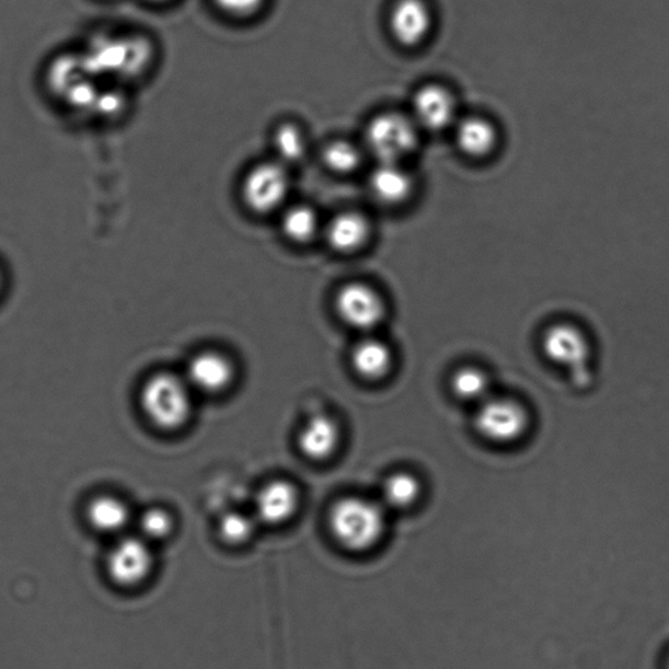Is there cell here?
<instances>
[{
  "instance_id": "d4e9b609",
  "label": "cell",
  "mask_w": 669,
  "mask_h": 669,
  "mask_svg": "<svg viewBox=\"0 0 669 669\" xmlns=\"http://www.w3.org/2000/svg\"><path fill=\"white\" fill-rule=\"evenodd\" d=\"M139 537L148 543L160 542L172 535L174 519L172 514L164 508L147 509L138 518Z\"/></svg>"
},
{
  "instance_id": "ac0fdd59",
  "label": "cell",
  "mask_w": 669,
  "mask_h": 669,
  "mask_svg": "<svg viewBox=\"0 0 669 669\" xmlns=\"http://www.w3.org/2000/svg\"><path fill=\"white\" fill-rule=\"evenodd\" d=\"M424 486L422 480L410 471H395L384 477L380 501L384 509L403 512L414 509L420 503Z\"/></svg>"
},
{
  "instance_id": "44dd1931",
  "label": "cell",
  "mask_w": 669,
  "mask_h": 669,
  "mask_svg": "<svg viewBox=\"0 0 669 669\" xmlns=\"http://www.w3.org/2000/svg\"><path fill=\"white\" fill-rule=\"evenodd\" d=\"M280 228L288 241L307 245L320 233L321 222L312 207L296 205L284 209Z\"/></svg>"
},
{
  "instance_id": "52a82bcc",
  "label": "cell",
  "mask_w": 669,
  "mask_h": 669,
  "mask_svg": "<svg viewBox=\"0 0 669 669\" xmlns=\"http://www.w3.org/2000/svg\"><path fill=\"white\" fill-rule=\"evenodd\" d=\"M290 178L287 166L279 161H266L253 166L243 177L241 197L250 211L268 215L287 201Z\"/></svg>"
},
{
  "instance_id": "7c38bea8",
  "label": "cell",
  "mask_w": 669,
  "mask_h": 669,
  "mask_svg": "<svg viewBox=\"0 0 669 669\" xmlns=\"http://www.w3.org/2000/svg\"><path fill=\"white\" fill-rule=\"evenodd\" d=\"M343 431L334 417L318 414L302 425L297 448L309 462L324 463L333 459L342 446Z\"/></svg>"
},
{
  "instance_id": "e0dca14e",
  "label": "cell",
  "mask_w": 669,
  "mask_h": 669,
  "mask_svg": "<svg viewBox=\"0 0 669 669\" xmlns=\"http://www.w3.org/2000/svg\"><path fill=\"white\" fill-rule=\"evenodd\" d=\"M373 197L384 206H399L414 193V180L401 164H378L369 177Z\"/></svg>"
},
{
  "instance_id": "83f0119b",
  "label": "cell",
  "mask_w": 669,
  "mask_h": 669,
  "mask_svg": "<svg viewBox=\"0 0 669 669\" xmlns=\"http://www.w3.org/2000/svg\"><path fill=\"white\" fill-rule=\"evenodd\" d=\"M124 106L125 100L124 97H120L119 93H99L96 104H94L93 109L99 111L101 116L112 117L114 114H118L122 109H124Z\"/></svg>"
},
{
  "instance_id": "ffe728a7",
  "label": "cell",
  "mask_w": 669,
  "mask_h": 669,
  "mask_svg": "<svg viewBox=\"0 0 669 669\" xmlns=\"http://www.w3.org/2000/svg\"><path fill=\"white\" fill-rule=\"evenodd\" d=\"M131 518L127 504L116 496L94 497L86 508V519L92 529L106 535L124 532Z\"/></svg>"
},
{
  "instance_id": "3957f363",
  "label": "cell",
  "mask_w": 669,
  "mask_h": 669,
  "mask_svg": "<svg viewBox=\"0 0 669 669\" xmlns=\"http://www.w3.org/2000/svg\"><path fill=\"white\" fill-rule=\"evenodd\" d=\"M542 346L546 358L566 370L577 387L586 388L591 382V343L576 324H553L545 331Z\"/></svg>"
},
{
  "instance_id": "484cf974",
  "label": "cell",
  "mask_w": 669,
  "mask_h": 669,
  "mask_svg": "<svg viewBox=\"0 0 669 669\" xmlns=\"http://www.w3.org/2000/svg\"><path fill=\"white\" fill-rule=\"evenodd\" d=\"M256 524L258 522L254 516L241 511L228 512L220 519V537L228 544L242 545L254 537Z\"/></svg>"
},
{
  "instance_id": "2e32d148",
  "label": "cell",
  "mask_w": 669,
  "mask_h": 669,
  "mask_svg": "<svg viewBox=\"0 0 669 669\" xmlns=\"http://www.w3.org/2000/svg\"><path fill=\"white\" fill-rule=\"evenodd\" d=\"M355 373L368 382H380L393 370L394 354L387 343L376 337H365L350 353Z\"/></svg>"
},
{
  "instance_id": "603a6c76",
  "label": "cell",
  "mask_w": 669,
  "mask_h": 669,
  "mask_svg": "<svg viewBox=\"0 0 669 669\" xmlns=\"http://www.w3.org/2000/svg\"><path fill=\"white\" fill-rule=\"evenodd\" d=\"M274 148L277 161L286 166L301 161L308 151L305 137L300 128L292 124H284L276 128Z\"/></svg>"
},
{
  "instance_id": "5bb4252c",
  "label": "cell",
  "mask_w": 669,
  "mask_h": 669,
  "mask_svg": "<svg viewBox=\"0 0 669 669\" xmlns=\"http://www.w3.org/2000/svg\"><path fill=\"white\" fill-rule=\"evenodd\" d=\"M414 119L417 127L428 131H442L455 119V100L439 84L424 85L414 97Z\"/></svg>"
},
{
  "instance_id": "9c48e42d",
  "label": "cell",
  "mask_w": 669,
  "mask_h": 669,
  "mask_svg": "<svg viewBox=\"0 0 669 669\" xmlns=\"http://www.w3.org/2000/svg\"><path fill=\"white\" fill-rule=\"evenodd\" d=\"M153 563L151 544L139 535L120 537L105 561L112 583L125 589L143 584L151 576Z\"/></svg>"
},
{
  "instance_id": "f546056e",
  "label": "cell",
  "mask_w": 669,
  "mask_h": 669,
  "mask_svg": "<svg viewBox=\"0 0 669 669\" xmlns=\"http://www.w3.org/2000/svg\"><path fill=\"white\" fill-rule=\"evenodd\" d=\"M3 284H4V276H3L2 268H0V292H2Z\"/></svg>"
},
{
  "instance_id": "7402d4cb",
  "label": "cell",
  "mask_w": 669,
  "mask_h": 669,
  "mask_svg": "<svg viewBox=\"0 0 669 669\" xmlns=\"http://www.w3.org/2000/svg\"><path fill=\"white\" fill-rule=\"evenodd\" d=\"M450 389L459 401L480 404L491 396V380L482 368L469 365L452 373Z\"/></svg>"
},
{
  "instance_id": "d6986e66",
  "label": "cell",
  "mask_w": 669,
  "mask_h": 669,
  "mask_svg": "<svg viewBox=\"0 0 669 669\" xmlns=\"http://www.w3.org/2000/svg\"><path fill=\"white\" fill-rule=\"evenodd\" d=\"M459 150L471 159H484L495 151L498 134L491 120L469 117L459 122L455 128Z\"/></svg>"
},
{
  "instance_id": "4316f807",
  "label": "cell",
  "mask_w": 669,
  "mask_h": 669,
  "mask_svg": "<svg viewBox=\"0 0 669 669\" xmlns=\"http://www.w3.org/2000/svg\"><path fill=\"white\" fill-rule=\"evenodd\" d=\"M222 13L235 19H249L262 11L266 0H212Z\"/></svg>"
},
{
  "instance_id": "30bf717a",
  "label": "cell",
  "mask_w": 669,
  "mask_h": 669,
  "mask_svg": "<svg viewBox=\"0 0 669 669\" xmlns=\"http://www.w3.org/2000/svg\"><path fill=\"white\" fill-rule=\"evenodd\" d=\"M182 376L194 394L219 395L232 387L235 368L231 357L208 349L195 354Z\"/></svg>"
},
{
  "instance_id": "7a4b0ae2",
  "label": "cell",
  "mask_w": 669,
  "mask_h": 669,
  "mask_svg": "<svg viewBox=\"0 0 669 669\" xmlns=\"http://www.w3.org/2000/svg\"><path fill=\"white\" fill-rule=\"evenodd\" d=\"M194 391L184 376L159 371L148 377L140 389V408L154 428L177 431L185 427L193 414Z\"/></svg>"
},
{
  "instance_id": "8992f818",
  "label": "cell",
  "mask_w": 669,
  "mask_h": 669,
  "mask_svg": "<svg viewBox=\"0 0 669 669\" xmlns=\"http://www.w3.org/2000/svg\"><path fill=\"white\" fill-rule=\"evenodd\" d=\"M473 427L484 441L508 446L519 441L530 427L529 411L510 397H486L478 404Z\"/></svg>"
},
{
  "instance_id": "8fae6325",
  "label": "cell",
  "mask_w": 669,
  "mask_h": 669,
  "mask_svg": "<svg viewBox=\"0 0 669 669\" xmlns=\"http://www.w3.org/2000/svg\"><path fill=\"white\" fill-rule=\"evenodd\" d=\"M301 496L297 486L286 478H275L263 485L255 497L256 522L268 527L287 524L300 510Z\"/></svg>"
},
{
  "instance_id": "4dcf8cb0",
  "label": "cell",
  "mask_w": 669,
  "mask_h": 669,
  "mask_svg": "<svg viewBox=\"0 0 669 669\" xmlns=\"http://www.w3.org/2000/svg\"><path fill=\"white\" fill-rule=\"evenodd\" d=\"M667 669H669V661H668V668Z\"/></svg>"
},
{
  "instance_id": "6da1fadb",
  "label": "cell",
  "mask_w": 669,
  "mask_h": 669,
  "mask_svg": "<svg viewBox=\"0 0 669 669\" xmlns=\"http://www.w3.org/2000/svg\"><path fill=\"white\" fill-rule=\"evenodd\" d=\"M388 514L378 499L342 497L328 511L330 535L343 551L367 554L374 551L387 535Z\"/></svg>"
},
{
  "instance_id": "cb8c5ba5",
  "label": "cell",
  "mask_w": 669,
  "mask_h": 669,
  "mask_svg": "<svg viewBox=\"0 0 669 669\" xmlns=\"http://www.w3.org/2000/svg\"><path fill=\"white\" fill-rule=\"evenodd\" d=\"M323 162L331 172L354 173L361 164V152L346 140H335L324 148Z\"/></svg>"
},
{
  "instance_id": "277c9868",
  "label": "cell",
  "mask_w": 669,
  "mask_h": 669,
  "mask_svg": "<svg viewBox=\"0 0 669 669\" xmlns=\"http://www.w3.org/2000/svg\"><path fill=\"white\" fill-rule=\"evenodd\" d=\"M418 141L415 120L401 113L378 114L365 130V143L378 164H401Z\"/></svg>"
},
{
  "instance_id": "9a60e30c",
  "label": "cell",
  "mask_w": 669,
  "mask_h": 669,
  "mask_svg": "<svg viewBox=\"0 0 669 669\" xmlns=\"http://www.w3.org/2000/svg\"><path fill=\"white\" fill-rule=\"evenodd\" d=\"M324 237L334 252L353 255L368 245L371 237L370 222L360 212L337 214L324 228Z\"/></svg>"
},
{
  "instance_id": "ba28073f",
  "label": "cell",
  "mask_w": 669,
  "mask_h": 669,
  "mask_svg": "<svg viewBox=\"0 0 669 669\" xmlns=\"http://www.w3.org/2000/svg\"><path fill=\"white\" fill-rule=\"evenodd\" d=\"M335 310L350 328L369 331L377 328L387 316V302L378 290L367 282L344 284L335 296Z\"/></svg>"
},
{
  "instance_id": "5b68a950",
  "label": "cell",
  "mask_w": 669,
  "mask_h": 669,
  "mask_svg": "<svg viewBox=\"0 0 669 669\" xmlns=\"http://www.w3.org/2000/svg\"><path fill=\"white\" fill-rule=\"evenodd\" d=\"M151 59V44L143 37H101L83 57L88 73L100 72L127 77L143 71Z\"/></svg>"
},
{
  "instance_id": "4fadbf2b",
  "label": "cell",
  "mask_w": 669,
  "mask_h": 669,
  "mask_svg": "<svg viewBox=\"0 0 669 669\" xmlns=\"http://www.w3.org/2000/svg\"><path fill=\"white\" fill-rule=\"evenodd\" d=\"M434 18L425 0H396L389 13L391 35L403 46H417L428 37Z\"/></svg>"
},
{
  "instance_id": "f1b7e54d",
  "label": "cell",
  "mask_w": 669,
  "mask_h": 669,
  "mask_svg": "<svg viewBox=\"0 0 669 669\" xmlns=\"http://www.w3.org/2000/svg\"><path fill=\"white\" fill-rule=\"evenodd\" d=\"M148 2H151L153 4H168L172 3L173 0H148Z\"/></svg>"
}]
</instances>
